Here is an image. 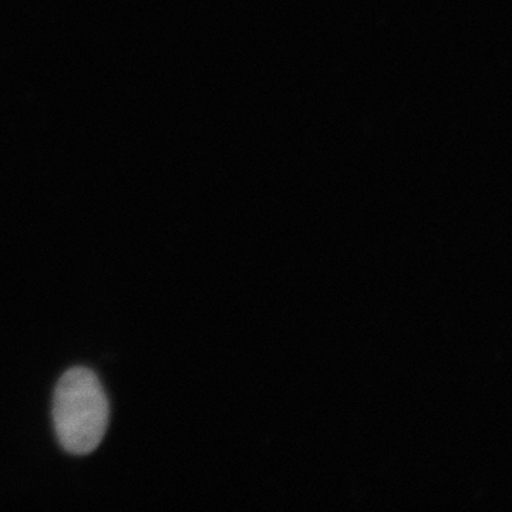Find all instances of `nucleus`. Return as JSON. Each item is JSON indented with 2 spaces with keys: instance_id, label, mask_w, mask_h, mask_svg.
<instances>
[{
  "instance_id": "f257e3e1",
  "label": "nucleus",
  "mask_w": 512,
  "mask_h": 512,
  "mask_svg": "<svg viewBox=\"0 0 512 512\" xmlns=\"http://www.w3.org/2000/svg\"><path fill=\"white\" fill-rule=\"evenodd\" d=\"M109 416V400L93 370L77 366L60 377L53 397V423L67 453L86 456L96 450Z\"/></svg>"
}]
</instances>
